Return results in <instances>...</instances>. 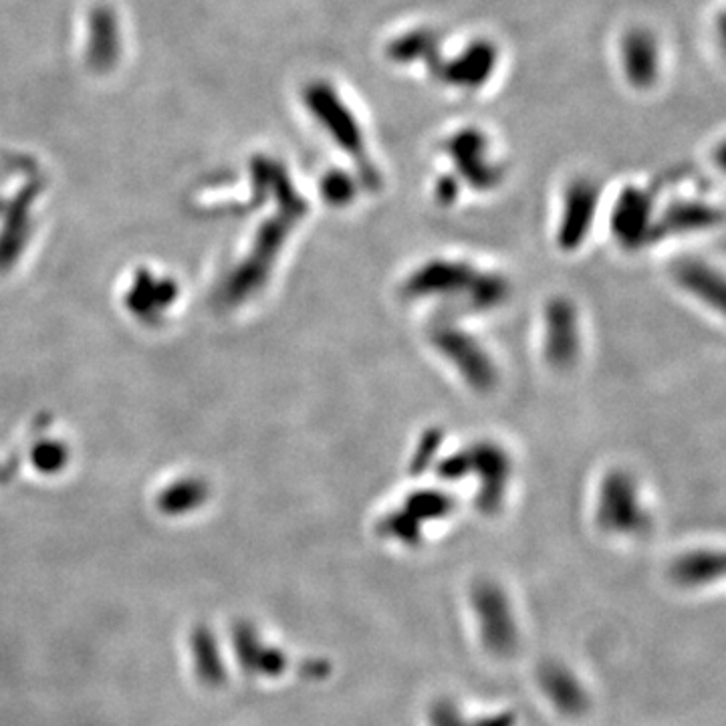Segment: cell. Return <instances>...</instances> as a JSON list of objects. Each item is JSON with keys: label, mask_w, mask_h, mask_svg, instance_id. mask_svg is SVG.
Masks as SVG:
<instances>
[{"label": "cell", "mask_w": 726, "mask_h": 726, "mask_svg": "<svg viewBox=\"0 0 726 726\" xmlns=\"http://www.w3.org/2000/svg\"><path fill=\"white\" fill-rule=\"evenodd\" d=\"M303 101L317 124L357 166L359 180L374 188L380 184V174L368 154V142L357 115L343 101L337 89L327 81H313L303 91Z\"/></svg>", "instance_id": "obj_1"}, {"label": "cell", "mask_w": 726, "mask_h": 726, "mask_svg": "<svg viewBox=\"0 0 726 726\" xmlns=\"http://www.w3.org/2000/svg\"><path fill=\"white\" fill-rule=\"evenodd\" d=\"M499 65V49L489 39L470 41L458 55L432 63L430 71L446 85L456 89H480L489 83Z\"/></svg>", "instance_id": "obj_2"}, {"label": "cell", "mask_w": 726, "mask_h": 726, "mask_svg": "<svg viewBox=\"0 0 726 726\" xmlns=\"http://www.w3.org/2000/svg\"><path fill=\"white\" fill-rule=\"evenodd\" d=\"M446 152L470 184L489 188L499 180V170L489 158V138L478 128H464L450 136Z\"/></svg>", "instance_id": "obj_3"}, {"label": "cell", "mask_w": 726, "mask_h": 726, "mask_svg": "<svg viewBox=\"0 0 726 726\" xmlns=\"http://www.w3.org/2000/svg\"><path fill=\"white\" fill-rule=\"evenodd\" d=\"M620 59L626 81L634 89H650L660 79V45L654 33L642 27L630 29L620 43Z\"/></svg>", "instance_id": "obj_4"}, {"label": "cell", "mask_w": 726, "mask_h": 726, "mask_svg": "<svg viewBox=\"0 0 726 726\" xmlns=\"http://www.w3.org/2000/svg\"><path fill=\"white\" fill-rule=\"evenodd\" d=\"M87 65L95 73H109L121 57V29L115 11L107 5L93 7L89 13Z\"/></svg>", "instance_id": "obj_5"}, {"label": "cell", "mask_w": 726, "mask_h": 726, "mask_svg": "<svg viewBox=\"0 0 726 726\" xmlns=\"http://www.w3.org/2000/svg\"><path fill=\"white\" fill-rule=\"evenodd\" d=\"M388 57L396 63L424 61L428 69L436 61V37L430 31H412L394 39L388 47Z\"/></svg>", "instance_id": "obj_6"}, {"label": "cell", "mask_w": 726, "mask_h": 726, "mask_svg": "<svg viewBox=\"0 0 726 726\" xmlns=\"http://www.w3.org/2000/svg\"><path fill=\"white\" fill-rule=\"evenodd\" d=\"M323 192L335 204L347 202L353 196V180L345 172L335 170V172H331V174L325 176V180H323Z\"/></svg>", "instance_id": "obj_7"}]
</instances>
